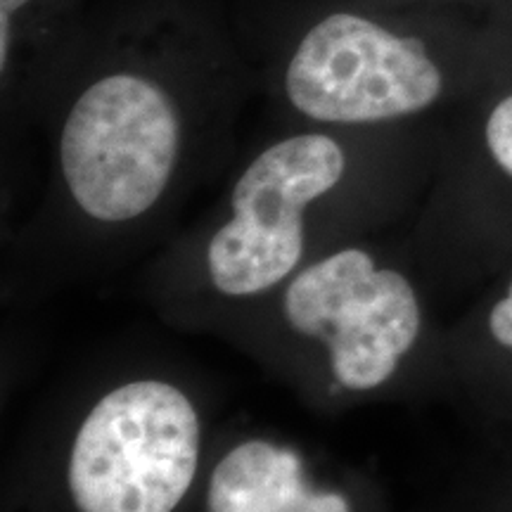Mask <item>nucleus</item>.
Returning a JSON list of instances; mask_svg holds the SVG:
<instances>
[{
  "label": "nucleus",
  "mask_w": 512,
  "mask_h": 512,
  "mask_svg": "<svg viewBox=\"0 0 512 512\" xmlns=\"http://www.w3.org/2000/svg\"><path fill=\"white\" fill-rule=\"evenodd\" d=\"M197 460L200 418L188 396L169 382H128L76 432L69 491L79 512H174Z\"/></svg>",
  "instance_id": "f257e3e1"
},
{
  "label": "nucleus",
  "mask_w": 512,
  "mask_h": 512,
  "mask_svg": "<svg viewBox=\"0 0 512 512\" xmlns=\"http://www.w3.org/2000/svg\"><path fill=\"white\" fill-rule=\"evenodd\" d=\"M181 126L174 102L136 74L95 81L62 128L64 181L88 216L107 223L145 214L169 185Z\"/></svg>",
  "instance_id": "f03ea898"
},
{
  "label": "nucleus",
  "mask_w": 512,
  "mask_h": 512,
  "mask_svg": "<svg viewBox=\"0 0 512 512\" xmlns=\"http://www.w3.org/2000/svg\"><path fill=\"white\" fill-rule=\"evenodd\" d=\"M342 147L320 133L261 152L233 188V219L209 242L211 283L249 297L285 280L304 252V209L342 181Z\"/></svg>",
  "instance_id": "7ed1b4c3"
},
{
  "label": "nucleus",
  "mask_w": 512,
  "mask_h": 512,
  "mask_svg": "<svg viewBox=\"0 0 512 512\" xmlns=\"http://www.w3.org/2000/svg\"><path fill=\"white\" fill-rule=\"evenodd\" d=\"M285 86L306 117L370 124L430 107L441 93V72L418 38L337 12L302 38Z\"/></svg>",
  "instance_id": "20e7f679"
},
{
  "label": "nucleus",
  "mask_w": 512,
  "mask_h": 512,
  "mask_svg": "<svg viewBox=\"0 0 512 512\" xmlns=\"http://www.w3.org/2000/svg\"><path fill=\"white\" fill-rule=\"evenodd\" d=\"M285 316L299 335L328 344L332 373L354 392L387 382L420 332L411 283L377 268L363 249H342L299 273L287 287Z\"/></svg>",
  "instance_id": "39448f33"
},
{
  "label": "nucleus",
  "mask_w": 512,
  "mask_h": 512,
  "mask_svg": "<svg viewBox=\"0 0 512 512\" xmlns=\"http://www.w3.org/2000/svg\"><path fill=\"white\" fill-rule=\"evenodd\" d=\"M209 512H351L347 498L306 484L302 458L271 441H245L216 465Z\"/></svg>",
  "instance_id": "423d86ee"
},
{
  "label": "nucleus",
  "mask_w": 512,
  "mask_h": 512,
  "mask_svg": "<svg viewBox=\"0 0 512 512\" xmlns=\"http://www.w3.org/2000/svg\"><path fill=\"white\" fill-rule=\"evenodd\" d=\"M486 145L498 166L512 176V95L498 102L486 121Z\"/></svg>",
  "instance_id": "0eeeda50"
},
{
  "label": "nucleus",
  "mask_w": 512,
  "mask_h": 512,
  "mask_svg": "<svg viewBox=\"0 0 512 512\" xmlns=\"http://www.w3.org/2000/svg\"><path fill=\"white\" fill-rule=\"evenodd\" d=\"M489 330L491 335L496 337L498 344L512 349V285L508 297L501 299V302L494 306V311H491Z\"/></svg>",
  "instance_id": "6e6552de"
},
{
  "label": "nucleus",
  "mask_w": 512,
  "mask_h": 512,
  "mask_svg": "<svg viewBox=\"0 0 512 512\" xmlns=\"http://www.w3.org/2000/svg\"><path fill=\"white\" fill-rule=\"evenodd\" d=\"M29 0H0V17L10 19L19 8H24Z\"/></svg>",
  "instance_id": "1a4fd4ad"
}]
</instances>
